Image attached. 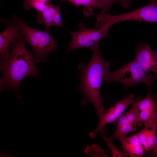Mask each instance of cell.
<instances>
[{
  "instance_id": "cell-1",
  "label": "cell",
  "mask_w": 157,
  "mask_h": 157,
  "mask_svg": "<svg viewBox=\"0 0 157 157\" xmlns=\"http://www.w3.org/2000/svg\"><path fill=\"white\" fill-rule=\"evenodd\" d=\"M92 56L87 65L82 63L79 65L80 83L77 88L83 94L82 105L92 103L95 107L99 119L104 111L103 99L101 95L102 82L110 72V62L105 61L102 53L97 47L93 51Z\"/></svg>"
},
{
  "instance_id": "cell-2",
  "label": "cell",
  "mask_w": 157,
  "mask_h": 157,
  "mask_svg": "<svg viewBox=\"0 0 157 157\" xmlns=\"http://www.w3.org/2000/svg\"><path fill=\"white\" fill-rule=\"evenodd\" d=\"M23 37L15 41L8 58L1 60L0 70L3 76L0 81V90H12L17 92L19 84L29 75L35 77L40 71L36 66L32 53L27 49Z\"/></svg>"
},
{
  "instance_id": "cell-3",
  "label": "cell",
  "mask_w": 157,
  "mask_h": 157,
  "mask_svg": "<svg viewBox=\"0 0 157 157\" xmlns=\"http://www.w3.org/2000/svg\"><path fill=\"white\" fill-rule=\"evenodd\" d=\"M13 18L20 27L24 39L31 47L35 63L47 61L49 53L57 50L56 40L47 31L30 26L16 15H13Z\"/></svg>"
},
{
  "instance_id": "cell-4",
  "label": "cell",
  "mask_w": 157,
  "mask_h": 157,
  "mask_svg": "<svg viewBox=\"0 0 157 157\" xmlns=\"http://www.w3.org/2000/svg\"><path fill=\"white\" fill-rule=\"evenodd\" d=\"M156 77V76H147V73L134 59L115 71H110L105 81L107 84L119 82L125 88L134 86L141 82L151 87Z\"/></svg>"
},
{
  "instance_id": "cell-5",
  "label": "cell",
  "mask_w": 157,
  "mask_h": 157,
  "mask_svg": "<svg viewBox=\"0 0 157 157\" xmlns=\"http://www.w3.org/2000/svg\"><path fill=\"white\" fill-rule=\"evenodd\" d=\"M92 15L96 18L94 24L96 28L107 24L112 26L117 22L129 20L157 22V0H151L145 6L122 14L110 15L94 12Z\"/></svg>"
},
{
  "instance_id": "cell-6",
  "label": "cell",
  "mask_w": 157,
  "mask_h": 157,
  "mask_svg": "<svg viewBox=\"0 0 157 157\" xmlns=\"http://www.w3.org/2000/svg\"><path fill=\"white\" fill-rule=\"evenodd\" d=\"M135 101L134 95H128L108 109L104 111L97 128L89 134L90 138H95L97 133L103 131L104 126L118 119L124 112L126 108Z\"/></svg>"
},
{
  "instance_id": "cell-7",
  "label": "cell",
  "mask_w": 157,
  "mask_h": 157,
  "mask_svg": "<svg viewBox=\"0 0 157 157\" xmlns=\"http://www.w3.org/2000/svg\"><path fill=\"white\" fill-rule=\"evenodd\" d=\"M138 113L135 101L128 111L124 112L114 122L116 126V129L110 138L113 140L118 139L120 140L126 137L130 133L137 131V126H141L138 121Z\"/></svg>"
},
{
  "instance_id": "cell-8",
  "label": "cell",
  "mask_w": 157,
  "mask_h": 157,
  "mask_svg": "<svg viewBox=\"0 0 157 157\" xmlns=\"http://www.w3.org/2000/svg\"><path fill=\"white\" fill-rule=\"evenodd\" d=\"M139 113L138 121L144 128L152 127L157 125V101L156 97H154L151 91L149 90L143 99L135 101Z\"/></svg>"
},
{
  "instance_id": "cell-9",
  "label": "cell",
  "mask_w": 157,
  "mask_h": 157,
  "mask_svg": "<svg viewBox=\"0 0 157 157\" xmlns=\"http://www.w3.org/2000/svg\"><path fill=\"white\" fill-rule=\"evenodd\" d=\"M23 37L22 30L15 21L6 25V29L0 34V53L1 60L7 59L10 52L9 47L15 41Z\"/></svg>"
},
{
  "instance_id": "cell-10",
  "label": "cell",
  "mask_w": 157,
  "mask_h": 157,
  "mask_svg": "<svg viewBox=\"0 0 157 157\" xmlns=\"http://www.w3.org/2000/svg\"><path fill=\"white\" fill-rule=\"evenodd\" d=\"M135 59L147 74L157 69V52L144 43L139 44L135 48Z\"/></svg>"
},
{
  "instance_id": "cell-11",
  "label": "cell",
  "mask_w": 157,
  "mask_h": 157,
  "mask_svg": "<svg viewBox=\"0 0 157 157\" xmlns=\"http://www.w3.org/2000/svg\"><path fill=\"white\" fill-rule=\"evenodd\" d=\"M120 140L126 157H141L146 154V151L140 143L137 133Z\"/></svg>"
},
{
  "instance_id": "cell-12",
  "label": "cell",
  "mask_w": 157,
  "mask_h": 157,
  "mask_svg": "<svg viewBox=\"0 0 157 157\" xmlns=\"http://www.w3.org/2000/svg\"><path fill=\"white\" fill-rule=\"evenodd\" d=\"M68 32L71 35L72 38L67 45L66 53L84 47L90 49L93 51L99 46L100 42H96L89 40L80 29L75 31H68Z\"/></svg>"
},
{
  "instance_id": "cell-13",
  "label": "cell",
  "mask_w": 157,
  "mask_h": 157,
  "mask_svg": "<svg viewBox=\"0 0 157 157\" xmlns=\"http://www.w3.org/2000/svg\"><path fill=\"white\" fill-rule=\"evenodd\" d=\"M157 125L144 128L137 133L140 143L146 151H152L157 145Z\"/></svg>"
},
{
  "instance_id": "cell-14",
  "label": "cell",
  "mask_w": 157,
  "mask_h": 157,
  "mask_svg": "<svg viewBox=\"0 0 157 157\" xmlns=\"http://www.w3.org/2000/svg\"><path fill=\"white\" fill-rule=\"evenodd\" d=\"M79 26L88 39L96 42H100L101 40L108 36V33L111 27L109 25L106 24L97 29H91L87 28L85 24L83 23H80Z\"/></svg>"
},
{
  "instance_id": "cell-15",
  "label": "cell",
  "mask_w": 157,
  "mask_h": 157,
  "mask_svg": "<svg viewBox=\"0 0 157 157\" xmlns=\"http://www.w3.org/2000/svg\"><path fill=\"white\" fill-rule=\"evenodd\" d=\"M56 6L50 3L48 7L44 10L38 12L36 19L40 24H44L45 31H47L49 27L54 25L53 18V14Z\"/></svg>"
},
{
  "instance_id": "cell-16",
  "label": "cell",
  "mask_w": 157,
  "mask_h": 157,
  "mask_svg": "<svg viewBox=\"0 0 157 157\" xmlns=\"http://www.w3.org/2000/svg\"><path fill=\"white\" fill-rule=\"evenodd\" d=\"M51 1V0H24V7L27 10L33 8L41 12L48 7Z\"/></svg>"
},
{
  "instance_id": "cell-17",
  "label": "cell",
  "mask_w": 157,
  "mask_h": 157,
  "mask_svg": "<svg viewBox=\"0 0 157 157\" xmlns=\"http://www.w3.org/2000/svg\"><path fill=\"white\" fill-rule=\"evenodd\" d=\"M100 135L110 148L113 157H126L124 152H122L114 144L113 139L106 136L103 131L100 132Z\"/></svg>"
},
{
  "instance_id": "cell-18",
  "label": "cell",
  "mask_w": 157,
  "mask_h": 157,
  "mask_svg": "<svg viewBox=\"0 0 157 157\" xmlns=\"http://www.w3.org/2000/svg\"><path fill=\"white\" fill-rule=\"evenodd\" d=\"M85 153L86 154L92 156H108V154L105 150L97 144H93L87 147L85 150Z\"/></svg>"
},
{
  "instance_id": "cell-19",
  "label": "cell",
  "mask_w": 157,
  "mask_h": 157,
  "mask_svg": "<svg viewBox=\"0 0 157 157\" xmlns=\"http://www.w3.org/2000/svg\"><path fill=\"white\" fill-rule=\"evenodd\" d=\"M71 3L76 7L83 6L86 8L96 7L101 8L102 11L104 9L103 6L97 0H72Z\"/></svg>"
},
{
  "instance_id": "cell-20",
  "label": "cell",
  "mask_w": 157,
  "mask_h": 157,
  "mask_svg": "<svg viewBox=\"0 0 157 157\" xmlns=\"http://www.w3.org/2000/svg\"><path fill=\"white\" fill-rule=\"evenodd\" d=\"M103 6L104 9L101 14H109L110 9L111 5L117 2H120L124 8L126 6L124 0H97Z\"/></svg>"
},
{
  "instance_id": "cell-21",
  "label": "cell",
  "mask_w": 157,
  "mask_h": 157,
  "mask_svg": "<svg viewBox=\"0 0 157 157\" xmlns=\"http://www.w3.org/2000/svg\"><path fill=\"white\" fill-rule=\"evenodd\" d=\"M53 18L54 25L64 28L60 13V5L56 6L53 14Z\"/></svg>"
},
{
  "instance_id": "cell-22",
  "label": "cell",
  "mask_w": 157,
  "mask_h": 157,
  "mask_svg": "<svg viewBox=\"0 0 157 157\" xmlns=\"http://www.w3.org/2000/svg\"><path fill=\"white\" fill-rule=\"evenodd\" d=\"M150 156L157 157V145L156 148L152 151Z\"/></svg>"
},
{
  "instance_id": "cell-23",
  "label": "cell",
  "mask_w": 157,
  "mask_h": 157,
  "mask_svg": "<svg viewBox=\"0 0 157 157\" xmlns=\"http://www.w3.org/2000/svg\"><path fill=\"white\" fill-rule=\"evenodd\" d=\"M126 3L127 8L129 7L131 4L132 0H124Z\"/></svg>"
},
{
  "instance_id": "cell-24",
  "label": "cell",
  "mask_w": 157,
  "mask_h": 157,
  "mask_svg": "<svg viewBox=\"0 0 157 157\" xmlns=\"http://www.w3.org/2000/svg\"><path fill=\"white\" fill-rule=\"evenodd\" d=\"M154 72L155 73V74L156 75V76H157V69H156Z\"/></svg>"
},
{
  "instance_id": "cell-25",
  "label": "cell",
  "mask_w": 157,
  "mask_h": 157,
  "mask_svg": "<svg viewBox=\"0 0 157 157\" xmlns=\"http://www.w3.org/2000/svg\"><path fill=\"white\" fill-rule=\"evenodd\" d=\"M62 0L67 1L71 2L72 1V0Z\"/></svg>"
},
{
  "instance_id": "cell-26",
  "label": "cell",
  "mask_w": 157,
  "mask_h": 157,
  "mask_svg": "<svg viewBox=\"0 0 157 157\" xmlns=\"http://www.w3.org/2000/svg\"><path fill=\"white\" fill-rule=\"evenodd\" d=\"M156 97V100H157V97Z\"/></svg>"
},
{
  "instance_id": "cell-27",
  "label": "cell",
  "mask_w": 157,
  "mask_h": 157,
  "mask_svg": "<svg viewBox=\"0 0 157 157\" xmlns=\"http://www.w3.org/2000/svg\"></svg>"
},
{
  "instance_id": "cell-28",
  "label": "cell",
  "mask_w": 157,
  "mask_h": 157,
  "mask_svg": "<svg viewBox=\"0 0 157 157\" xmlns=\"http://www.w3.org/2000/svg\"></svg>"
}]
</instances>
